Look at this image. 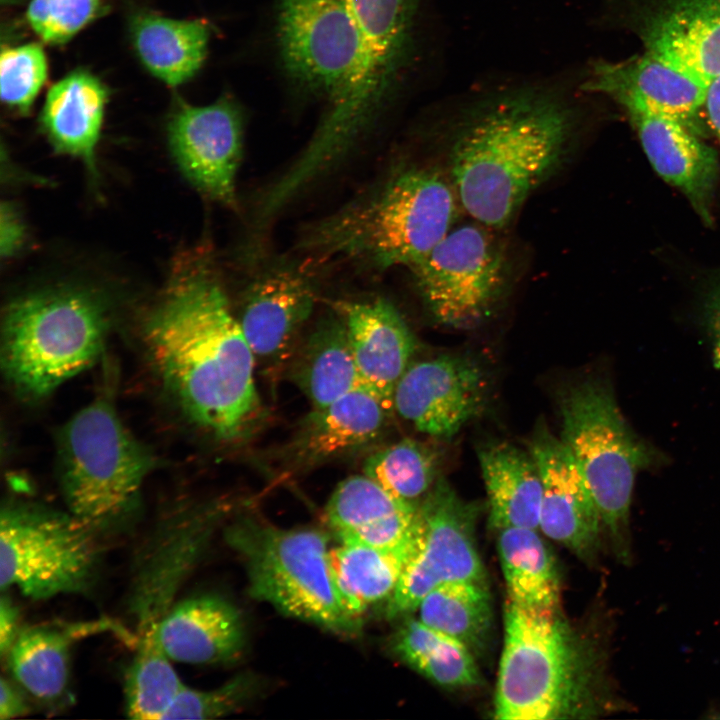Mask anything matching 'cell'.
Masks as SVG:
<instances>
[{"label":"cell","instance_id":"obj_1","mask_svg":"<svg viewBox=\"0 0 720 720\" xmlns=\"http://www.w3.org/2000/svg\"><path fill=\"white\" fill-rule=\"evenodd\" d=\"M145 342L164 386L195 423L226 441L252 433L263 416L254 355L207 271L169 290L147 320Z\"/></svg>","mask_w":720,"mask_h":720},{"label":"cell","instance_id":"obj_2","mask_svg":"<svg viewBox=\"0 0 720 720\" xmlns=\"http://www.w3.org/2000/svg\"><path fill=\"white\" fill-rule=\"evenodd\" d=\"M574 124L568 105L544 92H512L481 107L449 149V179L461 208L490 229L507 226L560 168Z\"/></svg>","mask_w":720,"mask_h":720},{"label":"cell","instance_id":"obj_3","mask_svg":"<svg viewBox=\"0 0 720 720\" xmlns=\"http://www.w3.org/2000/svg\"><path fill=\"white\" fill-rule=\"evenodd\" d=\"M623 704L607 681L600 648L573 629L559 607L507 600L496 719L592 718Z\"/></svg>","mask_w":720,"mask_h":720},{"label":"cell","instance_id":"obj_4","mask_svg":"<svg viewBox=\"0 0 720 720\" xmlns=\"http://www.w3.org/2000/svg\"><path fill=\"white\" fill-rule=\"evenodd\" d=\"M461 208L449 179L424 166L403 168L374 192L322 219L303 249L375 269L411 267L451 231Z\"/></svg>","mask_w":720,"mask_h":720},{"label":"cell","instance_id":"obj_5","mask_svg":"<svg viewBox=\"0 0 720 720\" xmlns=\"http://www.w3.org/2000/svg\"><path fill=\"white\" fill-rule=\"evenodd\" d=\"M106 330L104 306L88 292L56 289L18 298L3 317L5 376L24 396L45 397L95 362Z\"/></svg>","mask_w":720,"mask_h":720},{"label":"cell","instance_id":"obj_6","mask_svg":"<svg viewBox=\"0 0 720 720\" xmlns=\"http://www.w3.org/2000/svg\"><path fill=\"white\" fill-rule=\"evenodd\" d=\"M561 441L590 490L617 558L631 560L629 514L636 474L656 460L624 420L609 386L587 379L559 397Z\"/></svg>","mask_w":720,"mask_h":720},{"label":"cell","instance_id":"obj_7","mask_svg":"<svg viewBox=\"0 0 720 720\" xmlns=\"http://www.w3.org/2000/svg\"><path fill=\"white\" fill-rule=\"evenodd\" d=\"M226 539L244 560L252 597L336 633L358 630L359 620L346 612L335 588L326 534L245 517Z\"/></svg>","mask_w":720,"mask_h":720},{"label":"cell","instance_id":"obj_8","mask_svg":"<svg viewBox=\"0 0 720 720\" xmlns=\"http://www.w3.org/2000/svg\"><path fill=\"white\" fill-rule=\"evenodd\" d=\"M57 463L70 513L93 525L118 515L133 502L155 460L103 395L62 426Z\"/></svg>","mask_w":720,"mask_h":720},{"label":"cell","instance_id":"obj_9","mask_svg":"<svg viewBox=\"0 0 720 720\" xmlns=\"http://www.w3.org/2000/svg\"><path fill=\"white\" fill-rule=\"evenodd\" d=\"M418 0H347L359 38L358 67L345 97L327 109L316 135L348 153L384 108L406 71Z\"/></svg>","mask_w":720,"mask_h":720},{"label":"cell","instance_id":"obj_10","mask_svg":"<svg viewBox=\"0 0 720 720\" xmlns=\"http://www.w3.org/2000/svg\"><path fill=\"white\" fill-rule=\"evenodd\" d=\"M91 524L31 504H9L0 518V587L43 600L79 593L99 558Z\"/></svg>","mask_w":720,"mask_h":720},{"label":"cell","instance_id":"obj_11","mask_svg":"<svg viewBox=\"0 0 720 720\" xmlns=\"http://www.w3.org/2000/svg\"><path fill=\"white\" fill-rule=\"evenodd\" d=\"M409 268L431 317L454 328L472 326L488 316L508 280L503 249L478 222L453 227Z\"/></svg>","mask_w":720,"mask_h":720},{"label":"cell","instance_id":"obj_12","mask_svg":"<svg viewBox=\"0 0 720 720\" xmlns=\"http://www.w3.org/2000/svg\"><path fill=\"white\" fill-rule=\"evenodd\" d=\"M276 37L282 66L305 92L332 108L347 94L359 59V38L347 0H277Z\"/></svg>","mask_w":720,"mask_h":720},{"label":"cell","instance_id":"obj_13","mask_svg":"<svg viewBox=\"0 0 720 720\" xmlns=\"http://www.w3.org/2000/svg\"><path fill=\"white\" fill-rule=\"evenodd\" d=\"M478 512V505L462 499L444 477L437 479L419 504L415 551L388 600V617L416 610L440 585L486 582L475 537Z\"/></svg>","mask_w":720,"mask_h":720},{"label":"cell","instance_id":"obj_14","mask_svg":"<svg viewBox=\"0 0 720 720\" xmlns=\"http://www.w3.org/2000/svg\"><path fill=\"white\" fill-rule=\"evenodd\" d=\"M484 370L462 355H440L409 365L393 396V409L418 431L437 438L456 435L483 410Z\"/></svg>","mask_w":720,"mask_h":720},{"label":"cell","instance_id":"obj_15","mask_svg":"<svg viewBox=\"0 0 720 720\" xmlns=\"http://www.w3.org/2000/svg\"><path fill=\"white\" fill-rule=\"evenodd\" d=\"M169 146L184 176L225 205L236 203L235 180L243 146L241 113L231 100L181 104L168 127Z\"/></svg>","mask_w":720,"mask_h":720},{"label":"cell","instance_id":"obj_16","mask_svg":"<svg viewBox=\"0 0 720 720\" xmlns=\"http://www.w3.org/2000/svg\"><path fill=\"white\" fill-rule=\"evenodd\" d=\"M314 302L307 279L288 268L269 270L248 287L237 319L256 366L271 379L286 371Z\"/></svg>","mask_w":720,"mask_h":720},{"label":"cell","instance_id":"obj_17","mask_svg":"<svg viewBox=\"0 0 720 720\" xmlns=\"http://www.w3.org/2000/svg\"><path fill=\"white\" fill-rule=\"evenodd\" d=\"M529 450L542 482L539 529L581 559L593 561L602 522L576 461L543 424L533 434Z\"/></svg>","mask_w":720,"mask_h":720},{"label":"cell","instance_id":"obj_18","mask_svg":"<svg viewBox=\"0 0 720 720\" xmlns=\"http://www.w3.org/2000/svg\"><path fill=\"white\" fill-rule=\"evenodd\" d=\"M360 386L390 414L395 388L409 367L416 341L393 304L385 299L340 304Z\"/></svg>","mask_w":720,"mask_h":720},{"label":"cell","instance_id":"obj_19","mask_svg":"<svg viewBox=\"0 0 720 720\" xmlns=\"http://www.w3.org/2000/svg\"><path fill=\"white\" fill-rule=\"evenodd\" d=\"M708 84L646 51L619 63L594 66L584 90L615 98L628 111L675 118L686 125L704 105Z\"/></svg>","mask_w":720,"mask_h":720},{"label":"cell","instance_id":"obj_20","mask_svg":"<svg viewBox=\"0 0 720 720\" xmlns=\"http://www.w3.org/2000/svg\"><path fill=\"white\" fill-rule=\"evenodd\" d=\"M389 413L358 386L322 408H312L285 446L293 468H311L368 447L383 432Z\"/></svg>","mask_w":720,"mask_h":720},{"label":"cell","instance_id":"obj_21","mask_svg":"<svg viewBox=\"0 0 720 720\" xmlns=\"http://www.w3.org/2000/svg\"><path fill=\"white\" fill-rule=\"evenodd\" d=\"M419 504L398 498L365 474L354 475L337 485L325 516L341 542L391 549L414 537Z\"/></svg>","mask_w":720,"mask_h":720},{"label":"cell","instance_id":"obj_22","mask_svg":"<svg viewBox=\"0 0 720 720\" xmlns=\"http://www.w3.org/2000/svg\"><path fill=\"white\" fill-rule=\"evenodd\" d=\"M642 39L646 51L709 85L720 75V0H667Z\"/></svg>","mask_w":720,"mask_h":720},{"label":"cell","instance_id":"obj_23","mask_svg":"<svg viewBox=\"0 0 720 720\" xmlns=\"http://www.w3.org/2000/svg\"><path fill=\"white\" fill-rule=\"evenodd\" d=\"M157 639L172 661L218 664L240 655L245 632L241 615L231 603L201 595L170 608L159 624Z\"/></svg>","mask_w":720,"mask_h":720},{"label":"cell","instance_id":"obj_24","mask_svg":"<svg viewBox=\"0 0 720 720\" xmlns=\"http://www.w3.org/2000/svg\"><path fill=\"white\" fill-rule=\"evenodd\" d=\"M642 147L655 171L682 191L697 211L708 218V203L717 174L714 151L685 123L649 111H628Z\"/></svg>","mask_w":720,"mask_h":720},{"label":"cell","instance_id":"obj_25","mask_svg":"<svg viewBox=\"0 0 720 720\" xmlns=\"http://www.w3.org/2000/svg\"><path fill=\"white\" fill-rule=\"evenodd\" d=\"M477 457L491 527L497 531L510 527L539 529L542 482L531 454L496 441L481 445Z\"/></svg>","mask_w":720,"mask_h":720},{"label":"cell","instance_id":"obj_26","mask_svg":"<svg viewBox=\"0 0 720 720\" xmlns=\"http://www.w3.org/2000/svg\"><path fill=\"white\" fill-rule=\"evenodd\" d=\"M106 620L71 624H37L21 628L7 660L17 682L41 700H55L66 689L69 657L74 643L107 631Z\"/></svg>","mask_w":720,"mask_h":720},{"label":"cell","instance_id":"obj_27","mask_svg":"<svg viewBox=\"0 0 720 720\" xmlns=\"http://www.w3.org/2000/svg\"><path fill=\"white\" fill-rule=\"evenodd\" d=\"M106 97L103 84L95 76L74 71L51 87L41 115L55 149L80 158L92 172Z\"/></svg>","mask_w":720,"mask_h":720},{"label":"cell","instance_id":"obj_28","mask_svg":"<svg viewBox=\"0 0 720 720\" xmlns=\"http://www.w3.org/2000/svg\"><path fill=\"white\" fill-rule=\"evenodd\" d=\"M286 372L312 408L325 407L360 386L347 329L340 315L321 319L301 338Z\"/></svg>","mask_w":720,"mask_h":720},{"label":"cell","instance_id":"obj_29","mask_svg":"<svg viewBox=\"0 0 720 720\" xmlns=\"http://www.w3.org/2000/svg\"><path fill=\"white\" fill-rule=\"evenodd\" d=\"M419 525L407 543L391 549L341 542L330 549L335 588L346 612L353 618L371 605L389 600L416 547Z\"/></svg>","mask_w":720,"mask_h":720},{"label":"cell","instance_id":"obj_30","mask_svg":"<svg viewBox=\"0 0 720 720\" xmlns=\"http://www.w3.org/2000/svg\"><path fill=\"white\" fill-rule=\"evenodd\" d=\"M136 52L145 67L168 85H180L202 66L209 39L199 20H175L141 14L131 23Z\"/></svg>","mask_w":720,"mask_h":720},{"label":"cell","instance_id":"obj_31","mask_svg":"<svg viewBox=\"0 0 720 720\" xmlns=\"http://www.w3.org/2000/svg\"><path fill=\"white\" fill-rule=\"evenodd\" d=\"M497 551L509 600L533 607H559L557 567L536 529L499 530Z\"/></svg>","mask_w":720,"mask_h":720},{"label":"cell","instance_id":"obj_32","mask_svg":"<svg viewBox=\"0 0 720 720\" xmlns=\"http://www.w3.org/2000/svg\"><path fill=\"white\" fill-rule=\"evenodd\" d=\"M392 647L403 662L439 686L467 688L481 681L472 651L419 619H409L400 627Z\"/></svg>","mask_w":720,"mask_h":720},{"label":"cell","instance_id":"obj_33","mask_svg":"<svg viewBox=\"0 0 720 720\" xmlns=\"http://www.w3.org/2000/svg\"><path fill=\"white\" fill-rule=\"evenodd\" d=\"M419 620L465 644L475 656L488 646L493 625L486 582L455 581L428 593L417 607Z\"/></svg>","mask_w":720,"mask_h":720},{"label":"cell","instance_id":"obj_34","mask_svg":"<svg viewBox=\"0 0 720 720\" xmlns=\"http://www.w3.org/2000/svg\"><path fill=\"white\" fill-rule=\"evenodd\" d=\"M363 472L398 498L419 504L440 477V455L406 438L370 454Z\"/></svg>","mask_w":720,"mask_h":720},{"label":"cell","instance_id":"obj_35","mask_svg":"<svg viewBox=\"0 0 720 720\" xmlns=\"http://www.w3.org/2000/svg\"><path fill=\"white\" fill-rule=\"evenodd\" d=\"M183 684L157 641H141L125 679L128 717L163 719Z\"/></svg>","mask_w":720,"mask_h":720},{"label":"cell","instance_id":"obj_36","mask_svg":"<svg viewBox=\"0 0 720 720\" xmlns=\"http://www.w3.org/2000/svg\"><path fill=\"white\" fill-rule=\"evenodd\" d=\"M47 76L43 49L36 43L2 49L0 92L2 101L27 113Z\"/></svg>","mask_w":720,"mask_h":720},{"label":"cell","instance_id":"obj_37","mask_svg":"<svg viewBox=\"0 0 720 720\" xmlns=\"http://www.w3.org/2000/svg\"><path fill=\"white\" fill-rule=\"evenodd\" d=\"M256 679L239 675L221 687L197 690L183 685L163 719H214L240 710L255 695Z\"/></svg>","mask_w":720,"mask_h":720},{"label":"cell","instance_id":"obj_38","mask_svg":"<svg viewBox=\"0 0 720 720\" xmlns=\"http://www.w3.org/2000/svg\"><path fill=\"white\" fill-rule=\"evenodd\" d=\"M100 0H31L27 18L46 42L63 43L96 14Z\"/></svg>","mask_w":720,"mask_h":720},{"label":"cell","instance_id":"obj_39","mask_svg":"<svg viewBox=\"0 0 720 720\" xmlns=\"http://www.w3.org/2000/svg\"><path fill=\"white\" fill-rule=\"evenodd\" d=\"M19 613L13 601L2 592L0 599V652L8 654L18 633Z\"/></svg>","mask_w":720,"mask_h":720},{"label":"cell","instance_id":"obj_40","mask_svg":"<svg viewBox=\"0 0 720 720\" xmlns=\"http://www.w3.org/2000/svg\"><path fill=\"white\" fill-rule=\"evenodd\" d=\"M23 228L12 207L1 208V254L11 255L22 241Z\"/></svg>","mask_w":720,"mask_h":720},{"label":"cell","instance_id":"obj_41","mask_svg":"<svg viewBox=\"0 0 720 720\" xmlns=\"http://www.w3.org/2000/svg\"><path fill=\"white\" fill-rule=\"evenodd\" d=\"M29 711L23 694L4 677L0 680V719H12Z\"/></svg>","mask_w":720,"mask_h":720},{"label":"cell","instance_id":"obj_42","mask_svg":"<svg viewBox=\"0 0 720 720\" xmlns=\"http://www.w3.org/2000/svg\"><path fill=\"white\" fill-rule=\"evenodd\" d=\"M704 105L711 126L720 138V75L709 83Z\"/></svg>","mask_w":720,"mask_h":720},{"label":"cell","instance_id":"obj_43","mask_svg":"<svg viewBox=\"0 0 720 720\" xmlns=\"http://www.w3.org/2000/svg\"><path fill=\"white\" fill-rule=\"evenodd\" d=\"M706 320L708 328L720 349V285L707 303Z\"/></svg>","mask_w":720,"mask_h":720},{"label":"cell","instance_id":"obj_44","mask_svg":"<svg viewBox=\"0 0 720 720\" xmlns=\"http://www.w3.org/2000/svg\"><path fill=\"white\" fill-rule=\"evenodd\" d=\"M5 1H7V2H8V1H10V0H2V2H5Z\"/></svg>","mask_w":720,"mask_h":720}]
</instances>
